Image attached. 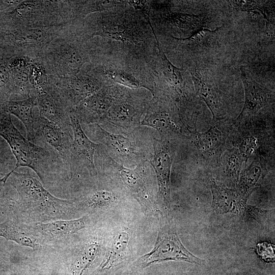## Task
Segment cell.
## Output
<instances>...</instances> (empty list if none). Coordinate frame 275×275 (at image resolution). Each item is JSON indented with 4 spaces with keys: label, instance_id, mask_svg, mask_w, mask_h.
<instances>
[{
    "label": "cell",
    "instance_id": "6da1fadb",
    "mask_svg": "<svg viewBox=\"0 0 275 275\" xmlns=\"http://www.w3.org/2000/svg\"><path fill=\"white\" fill-rule=\"evenodd\" d=\"M89 39L96 57L142 62L154 68L158 54L149 16L129 5L86 16L78 25Z\"/></svg>",
    "mask_w": 275,
    "mask_h": 275
},
{
    "label": "cell",
    "instance_id": "7a4b0ae2",
    "mask_svg": "<svg viewBox=\"0 0 275 275\" xmlns=\"http://www.w3.org/2000/svg\"><path fill=\"white\" fill-rule=\"evenodd\" d=\"M96 56L91 40L79 32L74 23L67 25L39 58L50 76L62 77L77 74L85 65L93 62Z\"/></svg>",
    "mask_w": 275,
    "mask_h": 275
},
{
    "label": "cell",
    "instance_id": "3957f363",
    "mask_svg": "<svg viewBox=\"0 0 275 275\" xmlns=\"http://www.w3.org/2000/svg\"><path fill=\"white\" fill-rule=\"evenodd\" d=\"M0 181L5 184L8 182L16 192L14 213L22 209L38 223L64 217L74 203V200H63L52 195L29 171L8 172Z\"/></svg>",
    "mask_w": 275,
    "mask_h": 275
},
{
    "label": "cell",
    "instance_id": "277c9868",
    "mask_svg": "<svg viewBox=\"0 0 275 275\" xmlns=\"http://www.w3.org/2000/svg\"><path fill=\"white\" fill-rule=\"evenodd\" d=\"M0 136L9 145L16 160L15 167L10 172L19 167H28L34 171L45 184L47 176L57 167V162L62 161L53 151L25 138L13 124L10 115L1 110Z\"/></svg>",
    "mask_w": 275,
    "mask_h": 275
},
{
    "label": "cell",
    "instance_id": "5b68a950",
    "mask_svg": "<svg viewBox=\"0 0 275 275\" xmlns=\"http://www.w3.org/2000/svg\"><path fill=\"white\" fill-rule=\"evenodd\" d=\"M87 66L104 85L145 89L152 96L154 94V68L147 64L134 60L98 58Z\"/></svg>",
    "mask_w": 275,
    "mask_h": 275
},
{
    "label": "cell",
    "instance_id": "8992f818",
    "mask_svg": "<svg viewBox=\"0 0 275 275\" xmlns=\"http://www.w3.org/2000/svg\"><path fill=\"white\" fill-rule=\"evenodd\" d=\"M10 28L62 26L74 22L69 1H21L7 14Z\"/></svg>",
    "mask_w": 275,
    "mask_h": 275
},
{
    "label": "cell",
    "instance_id": "52a82bcc",
    "mask_svg": "<svg viewBox=\"0 0 275 275\" xmlns=\"http://www.w3.org/2000/svg\"><path fill=\"white\" fill-rule=\"evenodd\" d=\"M152 97L146 89L126 88L109 109L102 123L112 124L126 131L136 129Z\"/></svg>",
    "mask_w": 275,
    "mask_h": 275
},
{
    "label": "cell",
    "instance_id": "ba28073f",
    "mask_svg": "<svg viewBox=\"0 0 275 275\" xmlns=\"http://www.w3.org/2000/svg\"><path fill=\"white\" fill-rule=\"evenodd\" d=\"M159 229L153 250L140 257L136 266L144 268L151 264L171 260H181L201 264L203 260L198 258L183 245L171 222L165 221Z\"/></svg>",
    "mask_w": 275,
    "mask_h": 275
},
{
    "label": "cell",
    "instance_id": "9c48e42d",
    "mask_svg": "<svg viewBox=\"0 0 275 275\" xmlns=\"http://www.w3.org/2000/svg\"><path fill=\"white\" fill-rule=\"evenodd\" d=\"M67 25L35 28H10L8 39L10 53L32 58L39 57L46 47Z\"/></svg>",
    "mask_w": 275,
    "mask_h": 275
},
{
    "label": "cell",
    "instance_id": "30bf717a",
    "mask_svg": "<svg viewBox=\"0 0 275 275\" xmlns=\"http://www.w3.org/2000/svg\"><path fill=\"white\" fill-rule=\"evenodd\" d=\"M50 77L70 111L104 86L89 71L86 65L76 74L62 77L50 76Z\"/></svg>",
    "mask_w": 275,
    "mask_h": 275
},
{
    "label": "cell",
    "instance_id": "8fae6325",
    "mask_svg": "<svg viewBox=\"0 0 275 275\" xmlns=\"http://www.w3.org/2000/svg\"><path fill=\"white\" fill-rule=\"evenodd\" d=\"M126 87L119 85H104L100 90L79 102L72 109L84 124H100Z\"/></svg>",
    "mask_w": 275,
    "mask_h": 275
},
{
    "label": "cell",
    "instance_id": "7c38bea8",
    "mask_svg": "<svg viewBox=\"0 0 275 275\" xmlns=\"http://www.w3.org/2000/svg\"><path fill=\"white\" fill-rule=\"evenodd\" d=\"M73 139L68 168L71 173L87 170L91 175L96 174L94 154L99 144L92 142L84 131L73 109L69 112Z\"/></svg>",
    "mask_w": 275,
    "mask_h": 275
},
{
    "label": "cell",
    "instance_id": "4fadbf2b",
    "mask_svg": "<svg viewBox=\"0 0 275 275\" xmlns=\"http://www.w3.org/2000/svg\"><path fill=\"white\" fill-rule=\"evenodd\" d=\"M33 143L41 142L56 153L68 168L73 137L55 123L39 116L34 119Z\"/></svg>",
    "mask_w": 275,
    "mask_h": 275
},
{
    "label": "cell",
    "instance_id": "5bb4252c",
    "mask_svg": "<svg viewBox=\"0 0 275 275\" xmlns=\"http://www.w3.org/2000/svg\"><path fill=\"white\" fill-rule=\"evenodd\" d=\"M36 106L40 116L55 123L64 131L71 133L70 111L52 82L36 96Z\"/></svg>",
    "mask_w": 275,
    "mask_h": 275
},
{
    "label": "cell",
    "instance_id": "9a60e30c",
    "mask_svg": "<svg viewBox=\"0 0 275 275\" xmlns=\"http://www.w3.org/2000/svg\"><path fill=\"white\" fill-rule=\"evenodd\" d=\"M95 125L94 131L97 138L107 147L114 157L117 158L120 164L124 166L125 162H129L138 165L146 161L144 155L133 141L122 134L111 133L98 124Z\"/></svg>",
    "mask_w": 275,
    "mask_h": 275
},
{
    "label": "cell",
    "instance_id": "2e32d148",
    "mask_svg": "<svg viewBox=\"0 0 275 275\" xmlns=\"http://www.w3.org/2000/svg\"><path fill=\"white\" fill-rule=\"evenodd\" d=\"M154 156L149 161L155 172L158 193L169 215L170 206V174L173 159L172 153L166 141L153 139Z\"/></svg>",
    "mask_w": 275,
    "mask_h": 275
},
{
    "label": "cell",
    "instance_id": "e0dca14e",
    "mask_svg": "<svg viewBox=\"0 0 275 275\" xmlns=\"http://www.w3.org/2000/svg\"><path fill=\"white\" fill-rule=\"evenodd\" d=\"M141 125L156 129L162 136L181 133V128L172 115L165 108L161 99L156 96H152Z\"/></svg>",
    "mask_w": 275,
    "mask_h": 275
},
{
    "label": "cell",
    "instance_id": "ac0fdd59",
    "mask_svg": "<svg viewBox=\"0 0 275 275\" xmlns=\"http://www.w3.org/2000/svg\"><path fill=\"white\" fill-rule=\"evenodd\" d=\"M212 207L217 214L245 212L249 205L247 199L237 189L227 187L217 181L211 180Z\"/></svg>",
    "mask_w": 275,
    "mask_h": 275
},
{
    "label": "cell",
    "instance_id": "d6986e66",
    "mask_svg": "<svg viewBox=\"0 0 275 275\" xmlns=\"http://www.w3.org/2000/svg\"><path fill=\"white\" fill-rule=\"evenodd\" d=\"M108 158L126 188L143 204L147 205L150 203V196L145 182V162L136 165L134 169H129L117 162L110 156Z\"/></svg>",
    "mask_w": 275,
    "mask_h": 275
},
{
    "label": "cell",
    "instance_id": "ffe728a7",
    "mask_svg": "<svg viewBox=\"0 0 275 275\" xmlns=\"http://www.w3.org/2000/svg\"><path fill=\"white\" fill-rule=\"evenodd\" d=\"M241 78L245 91V102L239 118L257 112L266 104L269 99L265 87L252 79L242 70Z\"/></svg>",
    "mask_w": 275,
    "mask_h": 275
},
{
    "label": "cell",
    "instance_id": "44dd1931",
    "mask_svg": "<svg viewBox=\"0 0 275 275\" xmlns=\"http://www.w3.org/2000/svg\"><path fill=\"white\" fill-rule=\"evenodd\" d=\"M36 106V97L30 96L20 100H8L0 107L3 111L17 117L24 125L26 139L33 142L34 136V119L33 110Z\"/></svg>",
    "mask_w": 275,
    "mask_h": 275
},
{
    "label": "cell",
    "instance_id": "7402d4cb",
    "mask_svg": "<svg viewBox=\"0 0 275 275\" xmlns=\"http://www.w3.org/2000/svg\"><path fill=\"white\" fill-rule=\"evenodd\" d=\"M86 217L75 219H57L46 223L39 222L35 225L36 230L51 239L63 238L85 228Z\"/></svg>",
    "mask_w": 275,
    "mask_h": 275
},
{
    "label": "cell",
    "instance_id": "603a6c76",
    "mask_svg": "<svg viewBox=\"0 0 275 275\" xmlns=\"http://www.w3.org/2000/svg\"><path fill=\"white\" fill-rule=\"evenodd\" d=\"M75 21L82 20L88 15L97 12L112 11L127 6V1H69Z\"/></svg>",
    "mask_w": 275,
    "mask_h": 275
},
{
    "label": "cell",
    "instance_id": "cb8c5ba5",
    "mask_svg": "<svg viewBox=\"0 0 275 275\" xmlns=\"http://www.w3.org/2000/svg\"><path fill=\"white\" fill-rule=\"evenodd\" d=\"M24 228L14 216L0 223V236L7 241H14L21 246L33 249L39 248L40 244Z\"/></svg>",
    "mask_w": 275,
    "mask_h": 275
},
{
    "label": "cell",
    "instance_id": "d4e9b609",
    "mask_svg": "<svg viewBox=\"0 0 275 275\" xmlns=\"http://www.w3.org/2000/svg\"><path fill=\"white\" fill-rule=\"evenodd\" d=\"M197 93L204 101L210 110L213 118H217L224 114L217 92L212 85L197 76L191 73Z\"/></svg>",
    "mask_w": 275,
    "mask_h": 275
},
{
    "label": "cell",
    "instance_id": "484cf974",
    "mask_svg": "<svg viewBox=\"0 0 275 275\" xmlns=\"http://www.w3.org/2000/svg\"><path fill=\"white\" fill-rule=\"evenodd\" d=\"M129 239L128 233L124 231L118 232L115 235L111 246L100 265L101 270L110 269L123 258Z\"/></svg>",
    "mask_w": 275,
    "mask_h": 275
},
{
    "label": "cell",
    "instance_id": "4316f807",
    "mask_svg": "<svg viewBox=\"0 0 275 275\" xmlns=\"http://www.w3.org/2000/svg\"><path fill=\"white\" fill-rule=\"evenodd\" d=\"M191 139L200 151L206 155H211L223 142L221 132L213 126L204 133L198 132L195 130L191 133Z\"/></svg>",
    "mask_w": 275,
    "mask_h": 275
},
{
    "label": "cell",
    "instance_id": "83f0119b",
    "mask_svg": "<svg viewBox=\"0 0 275 275\" xmlns=\"http://www.w3.org/2000/svg\"><path fill=\"white\" fill-rule=\"evenodd\" d=\"M29 81L36 97L50 83V76L39 57L32 59L30 67Z\"/></svg>",
    "mask_w": 275,
    "mask_h": 275
},
{
    "label": "cell",
    "instance_id": "f1b7e54d",
    "mask_svg": "<svg viewBox=\"0 0 275 275\" xmlns=\"http://www.w3.org/2000/svg\"><path fill=\"white\" fill-rule=\"evenodd\" d=\"M99 251V245L96 242L85 245L72 265L71 275H83L94 262Z\"/></svg>",
    "mask_w": 275,
    "mask_h": 275
},
{
    "label": "cell",
    "instance_id": "f546056e",
    "mask_svg": "<svg viewBox=\"0 0 275 275\" xmlns=\"http://www.w3.org/2000/svg\"><path fill=\"white\" fill-rule=\"evenodd\" d=\"M16 200L13 188L0 181V223L14 216Z\"/></svg>",
    "mask_w": 275,
    "mask_h": 275
},
{
    "label": "cell",
    "instance_id": "4dcf8cb0",
    "mask_svg": "<svg viewBox=\"0 0 275 275\" xmlns=\"http://www.w3.org/2000/svg\"><path fill=\"white\" fill-rule=\"evenodd\" d=\"M261 174L260 167L254 163L242 174L237 189L246 199L257 186Z\"/></svg>",
    "mask_w": 275,
    "mask_h": 275
},
{
    "label": "cell",
    "instance_id": "1f68e13d",
    "mask_svg": "<svg viewBox=\"0 0 275 275\" xmlns=\"http://www.w3.org/2000/svg\"><path fill=\"white\" fill-rule=\"evenodd\" d=\"M116 200V198L113 193L104 189L90 191L84 198L85 203L88 206L94 208L107 207Z\"/></svg>",
    "mask_w": 275,
    "mask_h": 275
},
{
    "label": "cell",
    "instance_id": "d6a6232c",
    "mask_svg": "<svg viewBox=\"0 0 275 275\" xmlns=\"http://www.w3.org/2000/svg\"><path fill=\"white\" fill-rule=\"evenodd\" d=\"M229 155L227 158L228 173L235 179H238L240 165L244 160L238 150H232Z\"/></svg>",
    "mask_w": 275,
    "mask_h": 275
},
{
    "label": "cell",
    "instance_id": "836d02e7",
    "mask_svg": "<svg viewBox=\"0 0 275 275\" xmlns=\"http://www.w3.org/2000/svg\"><path fill=\"white\" fill-rule=\"evenodd\" d=\"M257 146L256 139L252 136L247 137L242 141L239 153L244 160L246 161L249 156L252 154Z\"/></svg>",
    "mask_w": 275,
    "mask_h": 275
},
{
    "label": "cell",
    "instance_id": "e575fe53",
    "mask_svg": "<svg viewBox=\"0 0 275 275\" xmlns=\"http://www.w3.org/2000/svg\"><path fill=\"white\" fill-rule=\"evenodd\" d=\"M5 253H6V252H5L4 251V250H3L2 249H1L0 248V261L1 260H3L5 256Z\"/></svg>",
    "mask_w": 275,
    "mask_h": 275
}]
</instances>
